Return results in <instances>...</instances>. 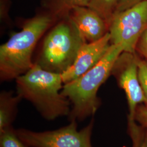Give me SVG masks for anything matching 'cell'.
Here are the masks:
<instances>
[{
  "mask_svg": "<svg viewBox=\"0 0 147 147\" xmlns=\"http://www.w3.org/2000/svg\"><path fill=\"white\" fill-rule=\"evenodd\" d=\"M17 94L30 101L39 114L47 121L68 117L71 104L61 90V74L49 71L37 63L27 72L16 79Z\"/></svg>",
  "mask_w": 147,
  "mask_h": 147,
  "instance_id": "obj_2",
  "label": "cell"
},
{
  "mask_svg": "<svg viewBox=\"0 0 147 147\" xmlns=\"http://www.w3.org/2000/svg\"><path fill=\"white\" fill-rule=\"evenodd\" d=\"M138 79L146 99L147 105V61L141 59L137 56Z\"/></svg>",
  "mask_w": 147,
  "mask_h": 147,
  "instance_id": "obj_14",
  "label": "cell"
},
{
  "mask_svg": "<svg viewBox=\"0 0 147 147\" xmlns=\"http://www.w3.org/2000/svg\"><path fill=\"white\" fill-rule=\"evenodd\" d=\"M57 21L42 11L22 23L20 31L13 33L0 47V79L16 80L33 66V53L41 37Z\"/></svg>",
  "mask_w": 147,
  "mask_h": 147,
  "instance_id": "obj_1",
  "label": "cell"
},
{
  "mask_svg": "<svg viewBox=\"0 0 147 147\" xmlns=\"http://www.w3.org/2000/svg\"><path fill=\"white\" fill-rule=\"evenodd\" d=\"M147 30V0L116 13L109 28L112 44H121L124 52L135 54L142 34Z\"/></svg>",
  "mask_w": 147,
  "mask_h": 147,
  "instance_id": "obj_7",
  "label": "cell"
},
{
  "mask_svg": "<svg viewBox=\"0 0 147 147\" xmlns=\"http://www.w3.org/2000/svg\"><path fill=\"white\" fill-rule=\"evenodd\" d=\"M121 0H91L88 7L95 11L105 20L107 26L110 25L112 17Z\"/></svg>",
  "mask_w": 147,
  "mask_h": 147,
  "instance_id": "obj_12",
  "label": "cell"
},
{
  "mask_svg": "<svg viewBox=\"0 0 147 147\" xmlns=\"http://www.w3.org/2000/svg\"><path fill=\"white\" fill-rule=\"evenodd\" d=\"M111 44L109 32L97 41L84 43L79 50L73 64L61 74L63 84L79 78L94 67L104 57Z\"/></svg>",
  "mask_w": 147,
  "mask_h": 147,
  "instance_id": "obj_8",
  "label": "cell"
},
{
  "mask_svg": "<svg viewBox=\"0 0 147 147\" xmlns=\"http://www.w3.org/2000/svg\"><path fill=\"white\" fill-rule=\"evenodd\" d=\"M123 52L122 45L111 44L94 67L79 78L63 84L61 93L71 104L70 121H81L94 115L100 105L98 90L112 74L117 60Z\"/></svg>",
  "mask_w": 147,
  "mask_h": 147,
  "instance_id": "obj_3",
  "label": "cell"
},
{
  "mask_svg": "<svg viewBox=\"0 0 147 147\" xmlns=\"http://www.w3.org/2000/svg\"><path fill=\"white\" fill-rule=\"evenodd\" d=\"M143 0H121L119 5L117 8L115 13L128 9L132 7L133 5H135L137 3L141 2Z\"/></svg>",
  "mask_w": 147,
  "mask_h": 147,
  "instance_id": "obj_18",
  "label": "cell"
},
{
  "mask_svg": "<svg viewBox=\"0 0 147 147\" xmlns=\"http://www.w3.org/2000/svg\"><path fill=\"white\" fill-rule=\"evenodd\" d=\"M94 121L80 130L76 121L57 130L36 132L26 129L16 130V134L28 147H93L91 136Z\"/></svg>",
  "mask_w": 147,
  "mask_h": 147,
  "instance_id": "obj_5",
  "label": "cell"
},
{
  "mask_svg": "<svg viewBox=\"0 0 147 147\" xmlns=\"http://www.w3.org/2000/svg\"><path fill=\"white\" fill-rule=\"evenodd\" d=\"M135 119L142 127L147 130V105L142 104L138 105L136 112Z\"/></svg>",
  "mask_w": 147,
  "mask_h": 147,
  "instance_id": "obj_16",
  "label": "cell"
},
{
  "mask_svg": "<svg viewBox=\"0 0 147 147\" xmlns=\"http://www.w3.org/2000/svg\"><path fill=\"white\" fill-rule=\"evenodd\" d=\"M69 16L86 42L97 41L109 32L105 20L88 7L74 8Z\"/></svg>",
  "mask_w": 147,
  "mask_h": 147,
  "instance_id": "obj_9",
  "label": "cell"
},
{
  "mask_svg": "<svg viewBox=\"0 0 147 147\" xmlns=\"http://www.w3.org/2000/svg\"><path fill=\"white\" fill-rule=\"evenodd\" d=\"M21 98L11 91H2L0 94V132L12 126L18 113V106Z\"/></svg>",
  "mask_w": 147,
  "mask_h": 147,
  "instance_id": "obj_10",
  "label": "cell"
},
{
  "mask_svg": "<svg viewBox=\"0 0 147 147\" xmlns=\"http://www.w3.org/2000/svg\"><path fill=\"white\" fill-rule=\"evenodd\" d=\"M10 0H0V19L1 24L11 26V21L9 16Z\"/></svg>",
  "mask_w": 147,
  "mask_h": 147,
  "instance_id": "obj_15",
  "label": "cell"
},
{
  "mask_svg": "<svg viewBox=\"0 0 147 147\" xmlns=\"http://www.w3.org/2000/svg\"><path fill=\"white\" fill-rule=\"evenodd\" d=\"M137 50L147 61V30L140 38L137 45Z\"/></svg>",
  "mask_w": 147,
  "mask_h": 147,
  "instance_id": "obj_17",
  "label": "cell"
},
{
  "mask_svg": "<svg viewBox=\"0 0 147 147\" xmlns=\"http://www.w3.org/2000/svg\"><path fill=\"white\" fill-rule=\"evenodd\" d=\"M85 42L69 16L59 20L44 38L35 63L45 70L62 74L73 64Z\"/></svg>",
  "mask_w": 147,
  "mask_h": 147,
  "instance_id": "obj_4",
  "label": "cell"
},
{
  "mask_svg": "<svg viewBox=\"0 0 147 147\" xmlns=\"http://www.w3.org/2000/svg\"><path fill=\"white\" fill-rule=\"evenodd\" d=\"M91 0H42V9L57 21L69 16L70 11L77 7H88Z\"/></svg>",
  "mask_w": 147,
  "mask_h": 147,
  "instance_id": "obj_11",
  "label": "cell"
},
{
  "mask_svg": "<svg viewBox=\"0 0 147 147\" xmlns=\"http://www.w3.org/2000/svg\"><path fill=\"white\" fill-rule=\"evenodd\" d=\"M135 55L122 53L117 60L112 72L126 94L129 107L128 130L131 138L139 135L142 130V126H137L136 123L137 107L147 102L138 79L137 56Z\"/></svg>",
  "mask_w": 147,
  "mask_h": 147,
  "instance_id": "obj_6",
  "label": "cell"
},
{
  "mask_svg": "<svg viewBox=\"0 0 147 147\" xmlns=\"http://www.w3.org/2000/svg\"><path fill=\"white\" fill-rule=\"evenodd\" d=\"M133 142V147H147V130L144 128V130L141 137Z\"/></svg>",
  "mask_w": 147,
  "mask_h": 147,
  "instance_id": "obj_19",
  "label": "cell"
},
{
  "mask_svg": "<svg viewBox=\"0 0 147 147\" xmlns=\"http://www.w3.org/2000/svg\"><path fill=\"white\" fill-rule=\"evenodd\" d=\"M0 147H28L16 134L13 126L0 132Z\"/></svg>",
  "mask_w": 147,
  "mask_h": 147,
  "instance_id": "obj_13",
  "label": "cell"
}]
</instances>
